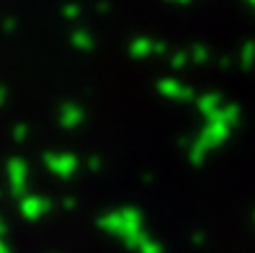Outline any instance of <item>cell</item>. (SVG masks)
Listing matches in <instances>:
<instances>
[{
    "label": "cell",
    "mask_w": 255,
    "mask_h": 253,
    "mask_svg": "<svg viewBox=\"0 0 255 253\" xmlns=\"http://www.w3.org/2000/svg\"><path fill=\"white\" fill-rule=\"evenodd\" d=\"M96 228L122 241L131 253H162V243L147 230V217L137 204H119L96 217Z\"/></svg>",
    "instance_id": "cell-1"
},
{
    "label": "cell",
    "mask_w": 255,
    "mask_h": 253,
    "mask_svg": "<svg viewBox=\"0 0 255 253\" xmlns=\"http://www.w3.org/2000/svg\"><path fill=\"white\" fill-rule=\"evenodd\" d=\"M54 122H57L59 129L75 132V129H80V127L88 122V109L83 106L80 101L67 98V101H62V103L57 106V111H54Z\"/></svg>",
    "instance_id": "cell-6"
},
{
    "label": "cell",
    "mask_w": 255,
    "mask_h": 253,
    "mask_svg": "<svg viewBox=\"0 0 255 253\" xmlns=\"http://www.w3.org/2000/svg\"><path fill=\"white\" fill-rule=\"evenodd\" d=\"M8 235H10V222H8V217L0 212V238H5L8 241Z\"/></svg>",
    "instance_id": "cell-17"
},
{
    "label": "cell",
    "mask_w": 255,
    "mask_h": 253,
    "mask_svg": "<svg viewBox=\"0 0 255 253\" xmlns=\"http://www.w3.org/2000/svg\"><path fill=\"white\" fill-rule=\"evenodd\" d=\"M186 62H188L186 52H173V54H170V65H173V67H183Z\"/></svg>",
    "instance_id": "cell-15"
},
{
    "label": "cell",
    "mask_w": 255,
    "mask_h": 253,
    "mask_svg": "<svg viewBox=\"0 0 255 253\" xmlns=\"http://www.w3.org/2000/svg\"><path fill=\"white\" fill-rule=\"evenodd\" d=\"M155 181H157V173H155V171H144V173H142V184H144V186H152Z\"/></svg>",
    "instance_id": "cell-18"
},
{
    "label": "cell",
    "mask_w": 255,
    "mask_h": 253,
    "mask_svg": "<svg viewBox=\"0 0 255 253\" xmlns=\"http://www.w3.org/2000/svg\"><path fill=\"white\" fill-rule=\"evenodd\" d=\"M165 3H175V5H186V3H191V0H165Z\"/></svg>",
    "instance_id": "cell-21"
},
{
    "label": "cell",
    "mask_w": 255,
    "mask_h": 253,
    "mask_svg": "<svg viewBox=\"0 0 255 253\" xmlns=\"http://www.w3.org/2000/svg\"><path fill=\"white\" fill-rule=\"evenodd\" d=\"M96 13H98V16H111V13H114V3L101 0V3H96Z\"/></svg>",
    "instance_id": "cell-14"
},
{
    "label": "cell",
    "mask_w": 255,
    "mask_h": 253,
    "mask_svg": "<svg viewBox=\"0 0 255 253\" xmlns=\"http://www.w3.org/2000/svg\"><path fill=\"white\" fill-rule=\"evenodd\" d=\"M39 160L41 168L49 176H54L57 181H72L75 173L83 168V160L70 150H44Z\"/></svg>",
    "instance_id": "cell-3"
},
{
    "label": "cell",
    "mask_w": 255,
    "mask_h": 253,
    "mask_svg": "<svg viewBox=\"0 0 255 253\" xmlns=\"http://www.w3.org/2000/svg\"><path fill=\"white\" fill-rule=\"evenodd\" d=\"M3 197H5V191H3V189H0V202H3Z\"/></svg>",
    "instance_id": "cell-22"
},
{
    "label": "cell",
    "mask_w": 255,
    "mask_h": 253,
    "mask_svg": "<svg viewBox=\"0 0 255 253\" xmlns=\"http://www.w3.org/2000/svg\"><path fill=\"white\" fill-rule=\"evenodd\" d=\"M193 59H199V62H201V59H204V49H193Z\"/></svg>",
    "instance_id": "cell-20"
},
{
    "label": "cell",
    "mask_w": 255,
    "mask_h": 253,
    "mask_svg": "<svg viewBox=\"0 0 255 253\" xmlns=\"http://www.w3.org/2000/svg\"><path fill=\"white\" fill-rule=\"evenodd\" d=\"M0 31H3V34H16L18 31V21L13 16H3V18H0Z\"/></svg>",
    "instance_id": "cell-12"
},
{
    "label": "cell",
    "mask_w": 255,
    "mask_h": 253,
    "mask_svg": "<svg viewBox=\"0 0 255 253\" xmlns=\"http://www.w3.org/2000/svg\"><path fill=\"white\" fill-rule=\"evenodd\" d=\"M83 168H88L91 173H101V171H103V158H101V155H88V158H83Z\"/></svg>",
    "instance_id": "cell-11"
},
{
    "label": "cell",
    "mask_w": 255,
    "mask_h": 253,
    "mask_svg": "<svg viewBox=\"0 0 255 253\" xmlns=\"http://www.w3.org/2000/svg\"><path fill=\"white\" fill-rule=\"evenodd\" d=\"M5 176V191L13 199H21L31 191V163L23 155H10L3 166Z\"/></svg>",
    "instance_id": "cell-2"
},
{
    "label": "cell",
    "mask_w": 255,
    "mask_h": 253,
    "mask_svg": "<svg viewBox=\"0 0 255 253\" xmlns=\"http://www.w3.org/2000/svg\"><path fill=\"white\" fill-rule=\"evenodd\" d=\"M67 41H70V47L75 52H80V54H91L98 47V41H96L91 28H72V31L67 34Z\"/></svg>",
    "instance_id": "cell-8"
},
{
    "label": "cell",
    "mask_w": 255,
    "mask_h": 253,
    "mask_svg": "<svg viewBox=\"0 0 255 253\" xmlns=\"http://www.w3.org/2000/svg\"><path fill=\"white\" fill-rule=\"evenodd\" d=\"M155 93H157L160 98H165V101H178V103L193 98L191 88H188L186 83H181L178 78H170V75H165V78H160V80L155 83Z\"/></svg>",
    "instance_id": "cell-7"
},
{
    "label": "cell",
    "mask_w": 255,
    "mask_h": 253,
    "mask_svg": "<svg viewBox=\"0 0 255 253\" xmlns=\"http://www.w3.org/2000/svg\"><path fill=\"white\" fill-rule=\"evenodd\" d=\"M59 210H65V212H75V210H78V197H75V194H65L62 199H59Z\"/></svg>",
    "instance_id": "cell-13"
},
{
    "label": "cell",
    "mask_w": 255,
    "mask_h": 253,
    "mask_svg": "<svg viewBox=\"0 0 255 253\" xmlns=\"http://www.w3.org/2000/svg\"><path fill=\"white\" fill-rule=\"evenodd\" d=\"M0 253H13V248H10V243L5 241V238H0Z\"/></svg>",
    "instance_id": "cell-19"
},
{
    "label": "cell",
    "mask_w": 255,
    "mask_h": 253,
    "mask_svg": "<svg viewBox=\"0 0 255 253\" xmlns=\"http://www.w3.org/2000/svg\"><path fill=\"white\" fill-rule=\"evenodd\" d=\"M168 54V44L149 36V34H139V36H131L127 41V57L134 59V62H144V59H155Z\"/></svg>",
    "instance_id": "cell-5"
},
{
    "label": "cell",
    "mask_w": 255,
    "mask_h": 253,
    "mask_svg": "<svg viewBox=\"0 0 255 253\" xmlns=\"http://www.w3.org/2000/svg\"><path fill=\"white\" fill-rule=\"evenodd\" d=\"M83 16V5L80 3H62V8H59V18L62 21H80Z\"/></svg>",
    "instance_id": "cell-10"
},
{
    "label": "cell",
    "mask_w": 255,
    "mask_h": 253,
    "mask_svg": "<svg viewBox=\"0 0 255 253\" xmlns=\"http://www.w3.org/2000/svg\"><path fill=\"white\" fill-rule=\"evenodd\" d=\"M10 103V88L5 83H0V109H5Z\"/></svg>",
    "instance_id": "cell-16"
},
{
    "label": "cell",
    "mask_w": 255,
    "mask_h": 253,
    "mask_svg": "<svg viewBox=\"0 0 255 253\" xmlns=\"http://www.w3.org/2000/svg\"><path fill=\"white\" fill-rule=\"evenodd\" d=\"M31 124H28V122H16V124H13L10 127V140L13 142H16V145H23V142H28V140H31Z\"/></svg>",
    "instance_id": "cell-9"
},
{
    "label": "cell",
    "mask_w": 255,
    "mask_h": 253,
    "mask_svg": "<svg viewBox=\"0 0 255 253\" xmlns=\"http://www.w3.org/2000/svg\"><path fill=\"white\" fill-rule=\"evenodd\" d=\"M54 210H57V202H52V197L47 194H36V191H28L26 197L16 199V212L23 222H41Z\"/></svg>",
    "instance_id": "cell-4"
}]
</instances>
